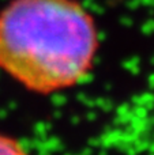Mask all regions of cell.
Here are the masks:
<instances>
[{
    "instance_id": "cell-1",
    "label": "cell",
    "mask_w": 154,
    "mask_h": 155,
    "mask_svg": "<svg viewBox=\"0 0 154 155\" xmlns=\"http://www.w3.org/2000/svg\"><path fill=\"white\" fill-rule=\"evenodd\" d=\"M97 48L94 18L79 0H10L0 10V68L35 93L81 82Z\"/></svg>"
},
{
    "instance_id": "cell-2",
    "label": "cell",
    "mask_w": 154,
    "mask_h": 155,
    "mask_svg": "<svg viewBox=\"0 0 154 155\" xmlns=\"http://www.w3.org/2000/svg\"><path fill=\"white\" fill-rule=\"evenodd\" d=\"M0 155H27L25 150L10 137L0 135Z\"/></svg>"
}]
</instances>
